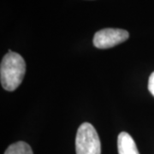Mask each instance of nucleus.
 <instances>
[{
    "mask_svg": "<svg viewBox=\"0 0 154 154\" xmlns=\"http://www.w3.org/2000/svg\"><path fill=\"white\" fill-rule=\"evenodd\" d=\"M26 73V63L17 52L9 51L4 56L0 66L1 85L6 91H15L22 82Z\"/></svg>",
    "mask_w": 154,
    "mask_h": 154,
    "instance_id": "f257e3e1",
    "label": "nucleus"
},
{
    "mask_svg": "<svg viewBox=\"0 0 154 154\" xmlns=\"http://www.w3.org/2000/svg\"><path fill=\"white\" fill-rule=\"evenodd\" d=\"M76 154H101V144L98 133L91 123L79 127L75 138Z\"/></svg>",
    "mask_w": 154,
    "mask_h": 154,
    "instance_id": "f03ea898",
    "label": "nucleus"
},
{
    "mask_svg": "<svg viewBox=\"0 0 154 154\" xmlns=\"http://www.w3.org/2000/svg\"><path fill=\"white\" fill-rule=\"evenodd\" d=\"M129 37L128 31L120 28H104L94 34V45L99 49H108L124 42Z\"/></svg>",
    "mask_w": 154,
    "mask_h": 154,
    "instance_id": "7ed1b4c3",
    "label": "nucleus"
},
{
    "mask_svg": "<svg viewBox=\"0 0 154 154\" xmlns=\"http://www.w3.org/2000/svg\"><path fill=\"white\" fill-rule=\"evenodd\" d=\"M118 154H140L132 136L126 132L119 134L117 138Z\"/></svg>",
    "mask_w": 154,
    "mask_h": 154,
    "instance_id": "20e7f679",
    "label": "nucleus"
},
{
    "mask_svg": "<svg viewBox=\"0 0 154 154\" xmlns=\"http://www.w3.org/2000/svg\"><path fill=\"white\" fill-rule=\"evenodd\" d=\"M5 154H33L31 146L24 141H18L6 149Z\"/></svg>",
    "mask_w": 154,
    "mask_h": 154,
    "instance_id": "39448f33",
    "label": "nucleus"
},
{
    "mask_svg": "<svg viewBox=\"0 0 154 154\" xmlns=\"http://www.w3.org/2000/svg\"><path fill=\"white\" fill-rule=\"evenodd\" d=\"M148 90L154 97V72L151 74L148 81Z\"/></svg>",
    "mask_w": 154,
    "mask_h": 154,
    "instance_id": "423d86ee",
    "label": "nucleus"
}]
</instances>
